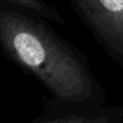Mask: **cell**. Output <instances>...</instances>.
<instances>
[{
    "label": "cell",
    "mask_w": 123,
    "mask_h": 123,
    "mask_svg": "<svg viewBox=\"0 0 123 123\" xmlns=\"http://www.w3.org/2000/svg\"><path fill=\"white\" fill-rule=\"evenodd\" d=\"M0 48L35 77L49 98L71 106H101L106 93L87 57L46 19L0 4Z\"/></svg>",
    "instance_id": "cell-1"
},
{
    "label": "cell",
    "mask_w": 123,
    "mask_h": 123,
    "mask_svg": "<svg viewBox=\"0 0 123 123\" xmlns=\"http://www.w3.org/2000/svg\"><path fill=\"white\" fill-rule=\"evenodd\" d=\"M100 48L123 69V0H69Z\"/></svg>",
    "instance_id": "cell-2"
},
{
    "label": "cell",
    "mask_w": 123,
    "mask_h": 123,
    "mask_svg": "<svg viewBox=\"0 0 123 123\" xmlns=\"http://www.w3.org/2000/svg\"><path fill=\"white\" fill-rule=\"evenodd\" d=\"M28 123H123V105L71 106L46 98L43 112Z\"/></svg>",
    "instance_id": "cell-3"
},
{
    "label": "cell",
    "mask_w": 123,
    "mask_h": 123,
    "mask_svg": "<svg viewBox=\"0 0 123 123\" xmlns=\"http://www.w3.org/2000/svg\"><path fill=\"white\" fill-rule=\"evenodd\" d=\"M0 4L9 5L29 12L34 16L41 17L46 21L65 25L67 21L62 16V13L52 5H49L45 0H0Z\"/></svg>",
    "instance_id": "cell-4"
}]
</instances>
